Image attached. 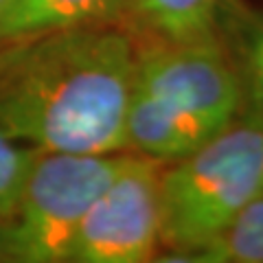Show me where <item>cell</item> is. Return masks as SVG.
Returning <instances> with one entry per match:
<instances>
[{
  "label": "cell",
  "instance_id": "8992f818",
  "mask_svg": "<svg viewBox=\"0 0 263 263\" xmlns=\"http://www.w3.org/2000/svg\"><path fill=\"white\" fill-rule=\"evenodd\" d=\"M213 40L239 90V119L263 127V0H219Z\"/></svg>",
  "mask_w": 263,
  "mask_h": 263
},
{
  "label": "cell",
  "instance_id": "ba28073f",
  "mask_svg": "<svg viewBox=\"0 0 263 263\" xmlns=\"http://www.w3.org/2000/svg\"><path fill=\"white\" fill-rule=\"evenodd\" d=\"M121 13L123 0H15L0 18V37L77 24L121 27Z\"/></svg>",
  "mask_w": 263,
  "mask_h": 263
},
{
  "label": "cell",
  "instance_id": "9c48e42d",
  "mask_svg": "<svg viewBox=\"0 0 263 263\" xmlns=\"http://www.w3.org/2000/svg\"><path fill=\"white\" fill-rule=\"evenodd\" d=\"M193 263H263V191Z\"/></svg>",
  "mask_w": 263,
  "mask_h": 263
},
{
  "label": "cell",
  "instance_id": "7c38bea8",
  "mask_svg": "<svg viewBox=\"0 0 263 263\" xmlns=\"http://www.w3.org/2000/svg\"><path fill=\"white\" fill-rule=\"evenodd\" d=\"M3 239H5V219L0 217V263H3Z\"/></svg>",
  "mask_w": 263,
  "mask_h": 263
},
{
  "label": "cell",
  "instance_id": "52a82bcc",
  "mask_svg": "<svg viewBox=\"0 0 263 263\" xmlns=\"http://www.w3.org/2000/svg\"><path fill=\"white\" fill-rule=\"evenodd\" d=\"M219 0H123L121 27L136 42L213 40Z\"/></svg>",
  "mask_w": 263,
  "mask_h": 263
},
{
  "label": "cell",
  "instance_id": "5b68a950",
  "mask_svg": "<svg viewBox=\"0 0 263 263\" xmlns=\"http://www.w3.org/2000/svg\"><path fill=\"white\" fill-rule=\"evenodd\" d=\"M160 162L129 152L77 230L68 263H147L160 254Z\"/></svg>",
  "mask_w": 263,
  "mask_h": 263
},
{
  "label": "cell",
  "instance_id": "8fae6325",
  "mask_svg": "<svg viewBox=\"0 0 263 263\" xmlns=\"http://www.w3.org/2000/svg\"><path fill=\"white\" fill-rule=\"evenodd\" d=\"M15 3V0H0V18H3V15L9 11V7Z\"/></svg>",
  "mask_w": 263,
  "mask_h": 263
},
{
  "label": "cell",
  "instance_id": "6da1fadb",
  "mask_svg": "<svg viewBox=\"0 0 263 263\" xmlns=\"http://www.w3.org/2000/svg\"><path fill=\"white\" fill-rule=\"evenodd\" d=\"M134 60L117 24L0 37V132L42 152H127Z\"/></svg>",
  "mask_w": 263,
  "mask_h": 263
},
{
  "label": "cell",
  "instance_id": "277c9868",
  "mask_svg": "<svg viewBox=\"0 0 263 263\" xmlns=\"http://www.w3.org/2000/svg\"><path fill=\"white\" fill-rule=\"evenodd\" d=\"M129 152L40 149L11 217L3 263H68L77 230Z\"/></svg>",
  "mask_w": 263,
  "mask_h": 263
},
{
  "label": "cell",
  "instance_id": "3957f363",
  "mask_svg": "<svg viewBox=\"0 0 263 263\" xmlns=\"http://www.w3.org/2000/svg\"><path fill=\"white\" fill-rule=\"evenodd\" d=\"M263 191V127L237 119L160 167V254L193 261Z\"/></svg>",
  "mask_w": 263,
  "mask_h": 263
},
{
  "label": "cell",
  "instance_id": "7a4b0ae2",
  "mask_svg": "<svg viewBox=\"0 0 263 263\" xmlns=\"http://www.w3.org/2000/svg\"><path fill=\"white\" fill-rule=\"evenodd\" d=\"M239 119V90L215 40L136 42L125 149L174 162Z\"/></svg>",
  "mask_w": 263,
  "mask_h": 263
},
{
  "label": "cell",
  "instance_id": "30bf717a",
  "mask_svg": "<svg viewBox=\"0 0 263 263\" xmlns=\"http://www.w3.org/2000/svg\"><path fill=\"white\" fill-rule=\"evenodd\" d=\"M40 149L24 145L0 132V217L7 219L15 211L20 193L27 182Z\"/></svg>",
  "mask_w": 263,
  "mask_h": 263
}]
</instances>
